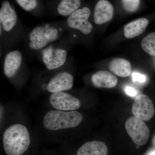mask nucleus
Here are the masks:
<instances>
[{
    "label": "nucleus",
    "instance_id": "obj_8",
    "mask_svg": "<svg viewBox=\"0 0 155 155\" xmlns=\"http://www.w3.org/2000/svg\"><path fill=\"white\" fill-rule=\"evenodd\" d=\"M131 110L134 116L143 121H149L152 118L155 113L152 101L145 94L139 95L136 97Z\"/></svg>",
    "mask_w": 155,
    "mask_h": 155
},
{
    "label": "nucleus",
    "instance_id": "obj_12",
    "mask_svg": "<svg viewBox=\"0 0 155 155\" xmlns=\"http://www.w3.org/2000/svg\"><path fill=\"white\" fill-rule=\"evenodd\" d=\"M22 55L19 51L15 50L7 54L4 64L5 75L8 78L14 77L20 68L22 62Z\"/></svg>",
    "mask_w": 155,
    "mask_h": 155
},
{
    "label": "nucleus",
    "instance_id": "obj_2",
    "mask_svg": "<svg viewBox=\"0 0 155 155\" xmlns=\"http://www.w3.org/2000/svg\"><path fill=\"white\" fill-rule=\"evenodd\" d=\"M82 119V115L77 111L56 110L48 112L44 117L43 123L48 130H57L77 127Z\"/></svg>",
    "mask_w": 155,
    "mask_h": 155
},
{
    "label": "nucleus",
    "instance_id": "obj_21",
    "mask_svg": "<svg viewBox=\"0 0 155 155\" xmlns=\"http://www.w3.org/2000/svg\"><path fill=\"white\" fill-rule=\"evenodd\" d=\"M132 80L135 83L143 84L146 82L147 78L145 75L139 72H133L131 75Z\"/></svg>",
    "mask_w": 155,
    "mask_h": 155
},
{
    "label": "nucleus",
    "instance_id": "obj_6",
    "mask_svg": "<svg viewBox=\"0 0 155 155\" xmlns=\"http://www.w3.org/2000/svg\"><path fill=\"white\" fill-rule=\"evenodd\" d=\"M42 60L49 70H54L62 67L67 60V52L64 49L52 46L44 49Z\"/></svg>",
    "mask_w": 155,
    "mask_h": 155
},
{
    "label": "nucleus",
    "instance_id": "obj_16",
    "mask_svg": "<svg viewBox=\"0 0 155 155\" xmlns=\"http://www.w3.org/2000/svg\"><path fill=\"white\" fill-rule=\"evenodd\" d=\"M109 69L115 75L120 77H128L132 72L130 62L122 58H115L110 62Z\"/></svg>",
    "mask_w": 155,
    "mask_h": 155
},
{
    "label": "nucleus",
    "instance_id": "obj_11",
    "mask_svg": "<svg viewBox=\"0 0 155 155\" xmlns=\"http://www.w3.org/2000/svg\"><path fill=\"white\" fill-rule=\"evenodd\" d=\"M0 20L3 29L6 32L12 30L17 23V13L8 1H5L2 4L0 9Z\"/></svg>",
    "mask_w": 155,
    "mask_h": 155
},
{
    "label": "nucleus",
    "instance_id": "obj_5",
    "mask_svg": "<svg viewBox=\"0 0 155 155\" xmlns=\"http://www.w3.org/2000/svg\"><path fill=\"white\" fill-rule=\"evenodd\" d=\"M91 13L90 9L87 7L78 9L69 15L67 25L70 28L80 31L83 34H89L93 30V25L88 20Z\"/></svg>",
    "mask_w": 155,
    "mask_h": 155
},
{
    "label": "nucleus",
    "instance_id": "obj_17",
    "mask_svg": "<svg viewBox=\"0 0 155 155\" xmlns=\"http://www.w3.org/2000/svg\"><path fill=\"white\" fill-rule=\"evenodd\" d=\"M80 5V0H61L58 6V13L62 16H69L78 10Z\"/></svg>",
    "mask_w": 155,
    "mask_h": 155
},
{
    "label": "nucleus",
    "instance_id": "obj_4",
    "mask_svg": "<svg viewBox=\"0 0 155 155\" xmlns=\"http://www.w3.org/2000/svg\"><path fill=\"white\" fill-rule=\"evenodd\" d=\"M125 128L136 144L143 146L147 142L150 137V129L143 120L131 116L125 122Z\"/></svg>",
    "mask_w": 155,
    "mask_h": 155
},
{
    "label": "nucleus",
    "instance_id": "obj_23",
    "mask_svg": "<svg viewBox=\"0 0 155 155\" xmlns=\"http://www.w3.org/2000/svg\"><path fill=\"white\" fill-rule=\"evenodd\" d=\"M146 155H155V150H152L147 153Z\"/></svg>",
    "mask_w": 155,
    "mask_h": 155
},
{
    "label": "nucleus",
    "instance_id": "obj_20",
    "mask_svg": "<svg viewBox=\"0 0 155 155\" xmlns=\"http://www.w3.org/2000/svg\"><path fill=\"white\" fill-rule=\"evenodd\" d=\"M17 4L25 11H32L36 8L38 5L37 0H16Z\"/></svg>",
    "mask_w": 155,
    "mask_h": 155
},
{
    "label": "nucleus",
    "instance_id": "obj_19",
    "mask_svg": "<svg viewBox=\"0 0 155 155\" xmlns=\"http://www.w3.org/2000/svg\"><path fill=\"white\" fill-rule=\"evenodd\" d=\"M122 6L128 13H134L140 5V0H122Z\"/></svg>",
    "mask_w": 155,
    "mask_h": 155
},
{
    "label": "nucleus",
    "instance_id": "obj_15",
    "mask_svg": "<svg viewBox=\"0 0 155 155\" xmlns=\"http://www.w3.org/2000/svg\"><path fill=\"white\" fill-rule=\"evenodd\" d=\"M108 148L104 142L99 141H89L79 148L77 155H107Z\"/></svg>",
    "mask_w": 155,
    "mask_h": 155
},
{
    "label": "nucleus",
    "instance_id": "obj_13",
    "mask_svg": "<svg viewBox=\"0 0 155 155\" xmlns=\"http://www.w3.org/2000/svg\"><path fill=\"white\" fill-rule=\"evenodd\" d=\"M92 83L97 88H111L118 83L117 78L107 71H97L91 76Z\"/></svg>",
    "mask_w": 155,
    "mask_h": 155
},
{
    "label": "nucleus",
    "instance_id": "obj_9",
    "mask_svg": "<svg viewBox=\"0 0 155 155\" xmlns=\"http://www.w3.org/2000/svg\"><path fill=\"white\" fill-rule=\"evenodd\" d=\"M73 82L74 78L72 74L65 71L60 72L50 79L47 89L52 93L66 91L72 89Z\"/></svg>",
    "mask_w": 155,
    "mask_h": 155
},
{
    "label": "nucleus",
    "instance_id": "obj_10",
    "mask_svg": "<svg viewBox=\"0 0 155 155\" xmlns=\"http://www.w3.org/2000/svg\"><path fill=\"white\" fill-rule=\"evenodd\" d=\"M113 6L107 0H100L95 7L94 20L95 24L101 25L109 22L114 16Z\"/></svg>",
    "mask_w": 155,
    "mask_h": 155
},
{
    "label": "nucleus",
    "instance_id": "obj_18",
    "mask_svg": "<svg viewBox=\"0 0 155 155\" xmlns=\"http://www.w3.org/2000/svg\"><path fill=\"white\" fill-rule=\"evenodd\" d=\"M143 49L151 56H155V32L149 34L141 42Z\"/></svg>",
    "mask_w": 155,
    "mask_h": 155
},
{
    "label": "nucleus",
    "instance_id": "obj_14",
    "mask_svg": "<svg viewBox=\"0 0 155 155\" xmlns=\"http://www.w3.org/2000/svg\"><path fill=\"white\" fill-rule=\"evenodd\" d=\"M148 24V20L144 18H140L129 22L124 27L125 37L131 39L138 36L144 32Z\"/></svg>",
    "mask_w": 155,
    "mask_h": 155
},
{
    "label": "nucleus",
    "instance_id": "obj_22",
    "mask_svg": "<svg viewBox=\"0 0 155 155\" xmlns=\"http://www.w3.org/2000/svg\"><path fill=\"white\" fill-rule=\"evenodd\" d=\"M124 91L128 96L135 97L137 95V92L136 90L132 87L126 85L124 87Z\"/></svg>",
    "mask_w": 155,
    "mask_h": 155
},
{
    "label": "nucleus",
    "instance_id": "obj_1",
    "mask_svg": "<svg viewBox=\"0 0 155 155\" xmlns=\"http://www.w3.org/2000/svg\"><path fill=\"white\" fill-rule=\"evenodd\" d=\"M3 144L7 155H22L28 149L30 137L28 129L22 124L11 125L3 134Z\"/></svg>",
    "mask_w": 155,
    "mask_h": 155
},
{
    "label": "nucleus",
    "instance_id": "obj_3",
    "mask_svg": "<svg viewBox=\"0 0 155 155\" xmlns=\"http://www.w3.org/2000/svg\"><path fill=\"white\" fill-rule=\"evenodd\" d=\"M59 38L57 28L48 25L36 26L29 34V47L34 50L41 49Z\"/></svg>",
    "mask_w": 155,
    "mask_h": 155
},
{
    "label": "nucleus",
    "instance_id": "obj_7",
    "mask_svg": "<svg viewBox=\"0 0 155 155\" xmlns=\"http://www.w3.org/2000/svg\"><path fill=\"white\" fill-rule=\"evenodd\" d=\"M50 104L59 110H75L80 107V102L77 98L64 92L54 93L50 95Z\"/></svg>",
    "mask_w": 155,
    "mask_h": 155
}]
</instances>
